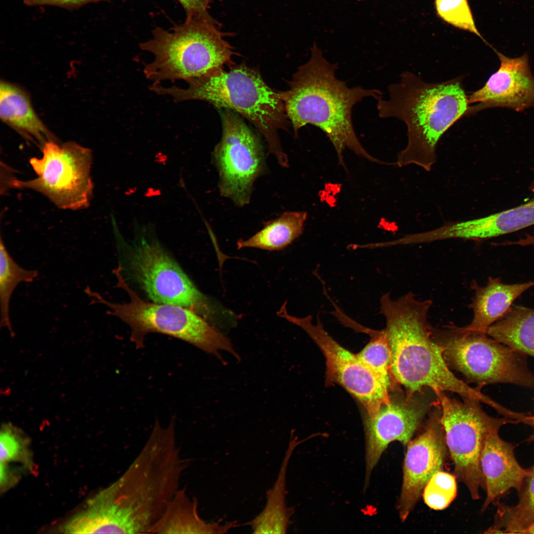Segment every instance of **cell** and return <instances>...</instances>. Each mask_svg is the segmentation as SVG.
Here are the masks:
<instances>
[{"label": "cell", "instance_id": "44dd1931", "mask_svg": "<svg viewBox=\"0 0 534 534\" xmlns=\"http://www.w3.org/2000/svg\"><path fill=\"white\" fill-rule=\"evenodd\" d=\"M277 478L267 491V502L263 510L251 521L243 524L250 526L254 534H285L289 527L294 509L288 507L286 501V472L290 457L303 441L291 435Z\"/></svg>", "mask_w": 534, "mask_h": 534}, {"label": "cell", "instance_id": "4fadbf2b", "mask_svg": "<svg viewBox=\"0 0 534 534\" xmlns=\"http://www.w3.org/2000/svg\"><path fill=\"white\" fill-rule=\"evenodd\" d=\"M128 261L133 277L154 302L209 317L211 309L206 297L157 242L142 238L130 250Z\"/></svg>", "mask_w": 534, "mask_h": 534}, {"label": "cell", "instance_id": "e0dca14e", "mask_svg": "<svg viewBox=\"0 0 534 534\" xmlns=\"http://www.w3.org/2000/svg\"><path fill=\"white\" fill-rule=\"evenodd\" d=\"M499 430L490 433L487 438L481 454L480 465L485 482L486 497L481 511L511 489L518 491L529 469L523 468L516 459L515 446L502 439Z\"/></svg>", "mask_w": 534, "mask_h": 534}, {"label": "cell", "instance_id": "5b68a950", "mask_svg": "<svg viewBox=\"0 0 534 534\" xmlns=\"http://www.w3.org/2000/svg\"><path fill=\"white\" fill-rule=\"evenodd\" d=\"M188 86L153 85L151 91L171 96L175 102L197 100L237 113L250 122L266 139L268 152L283 168L289 167L278 135L288 131L289 120L277 91L268 87L257 70L244 64L223 68L186 82Z\"/></svg>", "mask_w": 534, "mask_h": 534}, {"label": "cell", "instance_id": "83f0119b", "mask_svg": "<svg viewBox=\"0 0 534 534\" xmlns=\"http://www.w3.org/2000/svg\"><path fill=\"white\" fill-rule=\"evenodd\" d=\"M456 478L454 474L440 471L434 474L423 491L425 503L431 509L441 510L449 506L457 493Z\"/></svg>", "mask_w": 534, "mask_h": 534}, {"label": "cell", "instance_id": "603a6c76", "mask_svg": "<svg viewBox=\"0 0 534 534\" xmlns=\"http://www.w3.org/2000/svg\"><path fill=\"white\" fill-rule=\"evenodd\" d=\"M487 335L527 356L534 357V309L512 306L491 325Z\"/></svg>", "mask_w": 534, "mask_h": 534}, {"label": "cell", "instance_id": "cb8c5ba5", "mask_svg": "<svg viewBox=\"0 0 534 534\" xmlns=\"http://www.w3.org/2000/svg\"><path fill=\"white\" fill-rule=\"evenodd\" d=\"M518 491L514 505L498 502L493 525L485 534H524L534 524V465Z\"/></svg>", "mask_w": 534, "mask_h": 534}, {"label": "cell", "instance_id": "3957f363", "mask_svg": "<svg viewBox=\"0 0 534 534\" xmlns=\"http://www.w3.org/2000/svg\"><path fill=\"white\" fill-rule=\"evenodd\" d=\"M337 68V64L328 61L314 43L310 59L293 75L289 89L277 91L294 135L297 136L300 129L307 125L319 128L332 143L345 169L343 153L346 149L371 162L384 164L364 148L352 118L355 104L367 97L377 100L382 97V92L361 87H348L336 77Z\"/></svg>", "mask_w": 534, "mask_h": 534}, {"label": "cell", "instance_id": "8992f818", "mask_svg": "<svg viewBox=\"0 0 534 534\" xmlns=\"http://www.w3.org/2000/svg\"><path fill=\"white\" fill-rule=\"evenodd\" d=\"M225 35L208 12L187 16L170 31L157 27L150 40L139 44L154 57L144 65L143 73L154 84H160L186 82L222 69L232 64L235 54Z\"/></svg>", "mask_w": 534, "mask_h": 534}, {"label": "cell", "instance_id": "52a82bcc", "mask_svg": "<svg viewBox=\"0 0 534 534\" xmlns=\"http://www.w3.org/2000/svg\"><path fill=\"white\" fill-rule=\"evenodd\" d=\"M117 286L128 293L126 303L110 302L89 288L85 292L98 303L109 308L108 313L118 317L131 329V340L136 348L143 346L144 339L150 333L165 334L185 341L223 361L220 351H225L237 360L239 356L230 339L219 332L206 319L188 309L173 305L146 302L129 286L119 266L114 269Z\"/></svg>", "mask_w": 534, "mask_h": 534}, {"label": "cell", "instance_id": "5bb4252c", "mask_svg": "<svg viewBox=\"0 0 534 534\" xmlns=\"http://www.w3.org/2000/svg\"><path fill=\"white\" fill-rule=\"evenodd\" d=\"M424 390L412 395L400 392L364 419L365 473L364 488L372 473L389 445L395 441L406 447L419 428L432 402Z\"/></svg>", "mask_w": 534, "mask_h": 534}, {"label": "cell", "instance_id": "484cf974", "mask_svg": "<svg viewBox=\"0 0 534 534\" xmlns=\"http://www.w3.org/2000/svg\"><path fill=\"white\" fill-rule=\"evenodd\" d=\"M38 275L35 269L19 265L7 250L1 236L0 240V325L13 334L9 315L10 301L13 293L21 282H32Z\"/></svg>", "mask_w": 534, "mask_h": 534}, {"label": "cell", "instance_id": "e575fe53", "mask_svg": "<svg viewBox=\"0 0 534 534\" xmlns=\"http://www.w3.org/2000/svg\"><path fill=\"white\" fill-rule=\"evenodd\" d=\"M524 534H534V524L528 529Z\"/></svg>", "mask_w": 534, "mask_h": 534}, {"label": "cell", "instance_id": "ffe728a7", "mask_svg": "<svg viewBox=\"0 0 534 534\" xmlns=\"http://www.w3.org/2000/svg\"><path fill=\"white\" fill-rule=\"evenodd\" d=\"M1 119L27 139L41 148L51 140H56L35 112L29 95L15 84L1 81Z\"/></svg>", "mask_w": 534, "mask_h": 534}, {"label": "cell", "instance_id": "ac0fdd59", "mask_svg": "<svg viewBox=\"0 0 534 534\" xmlns=\"http://www.w3.org/2000/svg\"><path fill=\"white\" fill-rule=\"evenodd\" d=\"M533 286L534 280L508 284L503 283L499 277H492L489 278L485 286L474 284V296L471 304L473 318L464 328L487 333L491 325L508 313L514 301Z\"/></svg>", "mask_w": 534, "mask_h": 534}, {"label": "cell", "instance_id": "4316f807", "mask_svg": "<svg viewBox=\"0 0 534 534\" xmlns=\"http://www.w3.org/2000/svg\"><path fill=\"white\" fill-rule=\"evenodd\" d=\"M370 340L357 354L360 361L385 383L392 387L391 353L385 329L372 330Z\"/></svg>", "mask_w": 534, "mask_h": 534}, {"label": "cell", "instance_id": "f1b7e54d", "mask_svg": "<svg viewBox=\"0 0 534 534\" xmlns=\"http://www.w3.org/2000/svg\"><path fill=\"white\" fill-rule=\"evenodd\" d=\"M438 16L445 22L469 32L486 43L477 28L467 0H435Z\"/></svg>", "mask_w": 534, "mask_h": 534}, {"label": "cell", "instance_id": "7a4b0ae2", "mask_svg": "<svg viewBox=\"0 0 534 534\" xmlns=\"http://www.w3.org/2000/svg\"><path fill=\"white\" fill-rule=\"evenodd\" d=\"M380 313L391 353L394 380L412 395L426 388L450 392L462 398L476 399L493 407L496 402L451 371L444 356V347L432 337L428 321L431 300L419 301L409 292L396 300L387 293L380 298Z\"/></svg>", "mask_w": 534, "mask_h": 534}, {"label": "cell", "instance_id": "4dcf8cb0", "mask_svg": "<svg viewBox=\"0 0 534 534\" xmlns=\"http://www.w3.org/2000/svg\"><path fill=\"white\" fill-rule=\"evenodd\" d=\"M182 6L186 17L207 13L209 0H177Z\"/></svg>", "mask_w": 534, "mask_h": 534}, {"label": "cell", "instance_id": "9a60e30c", "mask_svg": "<svg viewBox=\"0 0 534 534\" xmlns=\"http://www.w3.org/2000/svg\"><path fill=\"white\" fill-rule=\"evenodd\" d=\"M440 418L439 407L430 414L422 431L406 446L402 485L397 504L402 522L415 508L430 479L443 470L449 455Z\"/></svg>", "mask_w": 534, "mask_h": 534}, {"label": "cell", "instance_id": "30bf717a", "mask_svg": "<svg viewBox=\"0 0 534 534\" xmlns=\"http://www.w3.org/2000/svg\"><path fill=\"white\" fill-rule=\"evenodd\" d=\"M41 150V158L30 160L37 177L27 181L6 177L5 187L35 190L61 209L87 208L93 188L91 151L74 142L59 143L56 140L45 142Z\"/></svg>", "mask_w": 534, "mask_h": 534}, {"label": "cell", "instance_id": "7c38bea8", "mask_svg": "<svg viewBox=\"0 0 534 534\" xmlns=\"http://www.w3.org/2000/svg\"><path fill=\"white\" fill-rule=\"evenodd\" d=\"M286 303L277 314L304 330L321 350L325 359L328 384L344 388L361 403L366 415L372 414L389 400L392 387L365 366L356 354L335 341L324 329L319 317L314 324L311 315L304 317L292 315L287 311Z\"/></svg>", "mask_w": 534, "mask_h": 534}, {"label": "cell", "instance_id": "d6a6232c", "mask_svg": "<svg viewBox=\"0 0 534 534\" xmlns=\"http://www.w3.org/2000/svg\"><path fill=\"white\" fill-rule=\"evenodd\" d=\"M501 245H520L522 246H534V235L530 234H526L524 238H520L518 240L514 241H505L500 244Z\"/></svg>", "mask_w": 534, "mask_h": 534}, {"label": "cell", "instance_id": "d4e9b609", "mask_svg": "<svg viewBox=\"0 0 534 534\" xmlns=\"http://www.w3.org/2000/svg\"><path fill=\"white\" fill-rule=\"evenodd\" d=\"M534 225V199L521 205L470 220L468 229L473 240L496 237Z\"/></svg>", "mask_w": 534, "mask_h": 534}, {"label": "cell", "instance_id": "9c48e42d", "mask_svg": "<svg viewBox=\"0 0 534 534\" xmlns=\"http://www.w3.org/2000/svg\"><path fill=\"white\" fill-rule=\"evenodd\" d=\"M439 342L449 367L481 388L489 384H510L534 389V375L527 356L486 333L451 327Z\"/></svg>", "mask_w": 534, "mask_h": 534}, {"label": "cell", "instance_id": "d6986e66", "mask_svg": "<svg viewBox=\"0 0 534 534\" xmlns=\"http://www.w3.org/2000/svg\"><path fill=\"white\" fill-rule=\"evenodd\" d=\"M198 508L197 499L190 497L185 487L180 488L152 529L151 534H221L239 526L237 521L225 524L205 521L200 516Z\"/></svg>", "mask_w": 534, "mask_h": 534}, {"label": "cell", "instance_id": "836d02e7", "mask_svg": "<svg viewBox=\"0 0 534 534\" xmlns=\"http://www.w3.org/2000/svg\"><path fill=\"white\" fill-rule=\"evenodd\" d=\"M533 400L534 402V397L533 398ZM530 423H529V425L533 427L534 429V415H530ZM528 440L529 441L534 442V433L531 436H530V437L528 439Z\"/></svg>", "mask_w": 534, "mask_h": 534}, {"label": "cell", "instance_id": "8fae6325", "mask_svg": "<svg viewBox=\"0 0 534 534\" xmlns=\"http://www.w3.org/2000/svg\"><path fill=\"white\" fill-rule=\"evenodd\" d=\"M221 109L222 136L212 154L218 188L222 196L242 207L250 202L255 182L267 170L265 151L260 138L239 115Z\"/></svg>", "mask_w": 534, "mask_h": 534}, {"label": "cell", "instance_id": "1f68e13d", "mask_svg": "<svg viewBox=\"0 0 534 534\" xmlns=\"http://www.w3.org/2000/svg\"><path fill=\"white\" fill-rule=\"evenodd\" d=\"M39 4H50L55 5H72L81 4L90 0H32Z\"/></svg>", "mask_w": 534, "mask_h": 534}, {"label": "cell", "instance_id": "ba28073f", "mask_svg": "<svg viewBox=\"0 0 534 534\" xmlns=\"http://www.w3.org/2000/svg\"><path fill=\"white\" fill-rule=\"evenodd\" d=\"M434 392L440 409V419L449 454L454 464L453 474L465 485L472 499H479L480 489L485 490L486 488L480 457L487 438L504 425L520 422L488 415L479 400L462 398L460 400L448 397L444 392Z\"/></svg>", "mask_w": 534, "mask_h": 534}, {"label": "cell", "instance_id": "277c9868", "mask_svg": "<svg viewBox=\"0 0 534 534\" xmlns=\"http://www.w3.org/2000/svg\"><path fill=\"white\" fill-rule=\"evenodd\" d=\"M462 77L429 83L408 71L388 87L389 99H377L380 117H394L407 128V144L398 155L399 167L417 165L430 171L437 160V144L470 108Z\"/></svg>", "mask_w": 534, "mask_h": 534}, {"label": "cell", "instance_id": "7402d4cb", "mask_svg": "<svg viewBox=\"0 0 534 534\" xmlns=\"http://www.w3.org/2000/svg\"><path fill=\"white\" fill-rule=\"evenodd\" d=\"M308 214L305 211H287L265 222L252 236L237 242L238 249L253 248L270 251L286 248L298 238L304 230Z\"/></svg>", "mask_w": 534, "mask_h": 534}, {"label": "cell", "instance_id": "2e32d148", "mask_svg": "<svg viewBox=\"0 0 534 534\" xmlns=\"http://www.w3.org/2000/svg\"><path fill=\"white\" fill-rule=\"evenodd\" d=\"M500 61L498 69L484 85L468 95V115L492 108L522 112L534 107V76L525 53L510 57L493 48Z\"/></svg>", "mask_w": 534, "mask_h": 534}, {"label": "cell", "instance_id": "f546056e", "mask_svg": "<svg viewBox=\"0 0 534 534\" xmlns=\"http://www.w3.org/2000/svg\"><path fill=\"white\" fill-rule=\"evenodd\" d=\"M25 439L23 432L11 423L1 426L0 434V466L20 457L24 451Z\"/></svg>", "mask_w": 534, "mask_h": 534}, {"label": "cell", "instance_id": "d590c367", "mask_svg": "<svg viewBox=\"0 0 534 534\" xmlns=\"http://www.w3.org/2000/svg\"><path fill=\"white\" fill-rule=\"evenodd\" d=\"M358 0V1H360V0Z\"/></svg>", "mask_w": 534, "mask_h": 534}, {"label": "cell", "instance_id": "6da1fadb", "mask_svg": "<svg viewBox=\"0 0 534 534\" xmlns=\"http://www.w3.org/2000/svg\"><path fill=\"white\" fill-rule=\"evenodd\" d=\"M189 462L181 454L175 419L157 420L148 439L122 475L88 503L83 522L89 534H151L180 488Z\"/></svg>", "mask_w": 534, "mask_h": 534}]
</instances>
